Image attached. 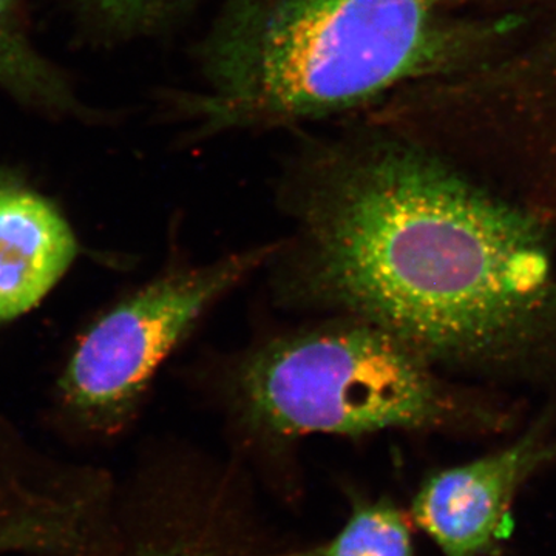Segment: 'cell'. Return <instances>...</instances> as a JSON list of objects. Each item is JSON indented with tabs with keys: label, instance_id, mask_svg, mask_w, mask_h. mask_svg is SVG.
<instances>
[{
	"label": "cell",
	"instance_id": "cell-6",
	"mask_svg": "<svg viewBox=\"0 0 556 556\" xmlns=\"http://www.w3.org/2000/svg\"><path fill=\"white\" fill-rule=\"evenodd\" d=\"M76 254L75 233L51 201L0 172V321L38 305Z\"/></svg>",
	"mask_w": 556,
	"mask_h": 556
},
{
	"label": "cell",
	"instance_id": "cell-7",
	"mask_svg": "<svg viewBox=\"0 0 556 556\" xmlns=\"http://www.w3.org/2000/svg\"><path fill=\"white\" fill-rule=\"evenodd\" d=\"M0 90L35 108H73L67 84L25 31L24 0H0Z\"/></svg>",
	"mask_w": 556,
	"mask_h": 556
},
{
	"label": "cell",
	"instance_id": "cell-3",
	"mask_svg": "<svg viewBox=\"0 0 556 556\" xmlns=\"http://www.w3.org/2000/svg\"><path fill=\"white\" fill-rule=\"evenodd\" d=\"M437 371L375 325L327 317L228 358L218 393L240 424L265 437L361 438L459 420L466 407Z\"/></svg>",
	"mask_w": 556,
	"mask_h": 556
},
{
	"label": "cell",
	"instance_id": "cell-11",
	"mask_svg": "<svg viewBox=\"0 0 556 556\" xmlns=\"http://www.w3.org/2000/svg\"><path fill=\"white\" fill-rule=\"evenodd\" d=\"M529 62H535V65L541 67L540 72H536L535 75L544 73L547 83L552 80V84H548L547 87H556V35L554 38L548 39L544 47L536 50L535 58H532V61Z\"/></svg>",
	"mask_w": 556,
	"mask_h": 556
},
{
	"label": "cell",
	"instance_id": "cell-9",
	"mask_svg": "<svg viewBox=\"0 0 556 556\" xmlns=\"http://www.w3.org/2000/svg\"><path fill=\"white\" fill-rule=\"evenodd\" d=\"M195 0H78L87 17L108 35L135 38L160 31Z\"/></svg>",
	"mask_w": 556,
	"mask_h": 556
},
{
	"label": "cell",
	"instance_id": "cell-4",
	"mask_svg": "<svg viewBox=\"0 0 556 556\" xmlns=\"http://www.w3.org/2000/svg\"><path fill=\"white\" fill-rule=\"evenodd\" d=\"M278 244L203 265L175 263L102 313L80 336L60 382L62 408L91 433L113 434L137 416L161 365L226 295L266 268Z\"/></svg>",
	"mask_w": 556,
	"mask_h": 556
},
{
	"label": "cell",
	"instance_id": "cell-5",
	"mask_svg": "<svg viewBox=\"0 0 556 556\" xmlns=\"http://www.w3.org/2000/svg\"><path fill=\"white\" fill-rule=\"evenodd\" d=\"M556 457L544 422L508 447L431 475L413 503V518L445 556H482L506 532L511 500L533 471Z\"/></svg>",
	"mask_w": 556,
	"mask_h": 556
},
{
	"label": "cell",
	"instance_id": "cell-1",
	"mask_svg": "<svg viewBox=\"0 0 556 556\" xmlns=\"http://www.w3.org/2000/svg\"><path fill=\"white\" fill-rule=\"evenodd\" d=\"M278 199L292 233L266 268L281 305L367 321L434 368L556 367V249L543 212L379 130L306 146Z\"/></svg>",
	"mask_w": 556,
	"mask_h": 556
},
{
	"label": "cell",
	"instance_id": "cell-2",
	"mask_svg": "<svg viewBox=\"0 0 556 556\" xmlns=\"http://www.w3.org/2000/svg\"><path fill=\"white\" fill-rule=\"evenodd\" d=\"M453 0H226L174 101L195 137L270 129L372 104L447 73L514 22L471 25Z\"/></svg>",
	"mask_w": 556,
	"mask_h": 556
},
{
	"label": "cell",
	"instance_id": "cell-8",
	"mask_svg": "<svg viewBox=\"0 0 556 556\" xmlns=\"http://www.w3.org/2000/svg\"><path fill=\"white\" fill-rule=\"evenodd\" d=\"M320 556H416L412 530L390 501L357 500L346 525Z\"/></svg>",
	"mask_w": 556,
	"mask_h": 556
},
{
	"label": "cell",
	"instance_id": "cell-10",
	"mask_svg": "<svg viewBox=\"0 0 556 556\" xmlns=\"http://www.w3.org/2000/svg\"><path fill=\"white\" fill-rule=\"evenodd\" d=\"M135 556H229L219 548L208 544L199 543L197 540L169 541L164 544H152L142 548Z\"/></svg>",
	"mask_w": 556,
	"mask_h": 556
}]
</instances>
